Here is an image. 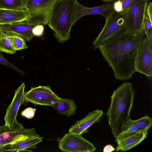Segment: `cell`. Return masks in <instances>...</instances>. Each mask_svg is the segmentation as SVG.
Returning a JSON list of instances; mask_svg holds the SVG:
<instances>
[{
    "label": "cell",
    "mask_w": 152,
    "mask_h": 152,
    "mask_svg": "<svg viewBox=\"0 0 152 152\" xmlns=\"http://www.w3.org/2000/svg\"><path fill=\"white\" fill-rule=\"evenodd\" d=\"M152 7L148 6L146 8L143 22V30L145 34L152 28Z\"/></svg>",
    "instance_id": "603a6c76"
},
{
    "label": "cell",
    "mask_w": 152,
    "mask_h": 152,
    "mask_svg": "<svg viewBox=\"0 0 152 152\" xmlns=\"http://www.w3.org/2000/svg\"><path fill=\"white\" fill-rule=\"evenodd\" d=\"M128 10L120 13L113 10L105 18L104 25L93 42L94 50L108 40L126 32Z\"/></svg>",
    "instance_id": "277c9868"
},
{
    "label": "cell",
    "mask_w": 152,
    "mask_h": 152,
    "mask_svg": "<svg viewBox=\"0 0 152 152\" xmlns=\"http://www.w3.org/2000/svg\"><path fill=\"white\" fill-rule=\"evenodd\" d=\"M145 36L143 30L136 34L125 32L98 47L104 59L113 69L116 79L129 80L137 72L136 58Z\"/></svg>",
    "instance_id": "6da1fadb"
},
{
    "label": "cell",
    "mask_w": 152,
    "mask_h": 152,
    "mask_svg": "<svg viewBox=\"0 0 152 152\" xmlns=\"http://www.w3.org/2000/svg\"><path fill=\"white\" fill-rule=\"evenodd\" d=\"M34 128H24L5 133L0 136V147L16 141L39 137Z\"/></svg>",
    "instance_id": "4fadbf2b"
},
{
    "label": "cell",
    "mask_w": 152,
    "mask_h": 152,
    "mask_svg": "<svg viewBox=\"0 0 152 152\" xmlns=\"http://www.w3.org/2000/svg\"><path fill=\"white\" fill-rule=\"evenodd\" d=\"M58 96L49 86L32 88L24 95L25 101L36 105L52 106L59 100Z\"/></svg>",
    "instance_id": "ba28073f"
},
{
    "label": "cell",
    "mask_w": 152,
    "mask_h": 152,
    "mask_svg": "<svg viewBox=\"0 0 152 152\" xmlns=\"http://www.w3.org/2000/svg\"><path fill=\"white\" fill-rule=\"evenodd\" d=\"M113 10L117 12L120 13L123 12L122 3L121 0L115 1L113 4Z\"/></svg>",
    "instance_id": "83f0119b"
},
{
    "label": "cell",
    "mask_w": 152,
    "mask_h": 152,
    "mask_svg": "<svg viewBox=\"0 0 152 152\" xmlns=\"http://www.w3.org/2000/svg\"><path fill=\"white\" fill-rule=\"evenodd\" d=\"M148 131L139 132L124 138L116 140V151H125L138 145L147 136Z\"/></svg>",
    "instance_id": "e0dca14e"
},
{
    "label": "cell",
    "mask_w": 152,
    "mask_h": 152,
    "mask_svg": "<svg viewBox=\"0 0 152 152\" xmlns=\"http://www.w3.org/2000/svg\"><path fill=\"white\" fill-rule=\"evenodd\" d=\"M145 34L149 45L152 49V28L150 29Z\"/></svg>",
    "instance_id": "f1b7e54d"
},
{
    "label": "cell",
    "mask_w": 152,
    "mask_h": 152,
    "mask_svg": "<svg viewBox=\"0 0 152 152\" xmlns=\"http://www.w3.org/2000/svg\"><path fill=\"white\" fill-rule=\"evenodd\" d=\"M16 50L11 45L9 37L6 33L1 29L0 31V51L10 54H14Z\"/></svg>",
    "instance_id": "ffe728a7"
},
{
    "label": "cell",
    "mask_w": 152,
    "mask_h": 152,
    "mask_svg": "<svg viewBox=\"0 0 152 152\" xmlns=\"http://www.w3.org/2000/svg\"><path fill=\"white\" fill-rule=\"evenodd\" d=\"M76 0H56L48 24L59 42L63 43L70 36Z\"/></svg>",
    "instance_id": "3957f363"
},
{
    "label": "cell",
    "mask_w": 152,
    "mask_h": 152,
    "mask_svg": "<svg viewBox=\"0 0 152 152\" xmlns=\"http://www.w3.org/2000/svg\"><path fill=\"white\" fill-rule=\"evenodd\" d=\"M44 27L42 25L38 24L35 26L32 29V32L34 36H41L43 34Z\"/></svg>",
    "instance_id": "4316f807"
},
{
    "label": "cell",
    "mask_w": 152,
    "mask_h": 152,
    "mask_svg": "<svg viewBox=\"0 0 152 152\" xmlns=\"http://www.w3.org/2000/svg\"><path fill=\"white\" fill-rule=\"evenodd\" d=\"M104 2H107L109 1H115V0H102Z\"/></svg>",
    "instance_id": "1f68e13d"
},
{
    "label": "cell",
    "mask_w": 152,
    "mask_h": 152,
    "mask_svg": "<svg viewBox=\"0 0 152 152\" xmlns=\"http://www.w3.org/2000/svg\"><path fill=\"white\" fill-rule=\"evenodd\" d=\"M0 63L9 67H10L15 70L21 74H23V72L18 68L15 65L9 62L5 59L3 56L0 51Z\"/></svg>",
    "instance_id": "d4e9b609"
},
{
    "label": "cell",
    "mask_w": 152,
    "mask_h": 152,
    "mask_svg": "<svg viewBox=\"0 0 152 152\" xmlns=\"http://www.w3.org/2000/svg\"><path fill=\"white\" fill-rule=\"evenodd\" d=\"M102 110L90 112L85 117L77 121L69 129V132L82 135L87 132L88 129L94 124L98 122L103 114Z\"/></svg>",
    "instance_id": "7c38bea8"
},
{
    "label": "cell",
    "mask_w": 152,
    "mask_h": 152,
    "mask_svg": "<svg viewBox=\"0 0 152 152\" xmlns=\"http://www.w3.org/2000/svg\"><path fill=\"white\" fill-rule=\"evenodd\" d=\"M148 0H132L128 10L126 32L131 34L141 32Z\"/></svg>",
    "instance_id": "8992f818"
},
{
    "label": "cell",
    "mask_w": 152,
    "mask_h": 152,
    "mask_svg": "<svg viewBox=\"0 0 152 152\" xmlns=\"http://www.w3.org/2000/svg\"><path fill=\"white\" fill-rule=\"evenodd\" d=\"M25 88L24 82L15 90L13 99L6 109L4 118V124L6 126L11 127L17 121V116L19 108L25 101Z\"/></svg>",
    "instance_id": "8fae6325"
},
{
    "label": "cell",
    "mask_w": 152,
    "mask_h": 152,
    "mask_svg": "<svg viewBox=\"0 0 152 152\" xmlns=\"http://www.w3.org/2000/svg\"><path fill=\"white\" fill-rule=\"evenodd\" d=\"M134 96L132 84L126 82L114 90L110 97V105L106 115L115 139L122 132L125 125L131 119L130 114Z\"/></svg>",
    "instance_id": "7a4b0ae2"
},
{
    "label": "cell",
    "mask_w": 152,
    "mask_h": 152,
    "mask_svg": "<svg viewBox=\"0 0 152 152\" xmlns=\"http://www.w3.org/2000/svg\"><path fill=\"white\" fill-rule=\"evenodd\" d=\"M43 137H38L25 139L3 146L1 148L3 152H20L28 151L29 148H35L39 143L42 141Z\"/></svg>",
    "instance_id": "2e32d148"
},
{
    "label": "cell",
    "mask_w": 152,
    "mask_h": 152,
    "mask_svg": "<svg viewBox=\"0 0 152 152\" xmlns=\"http://www.w3.org/2000/svg\"><path fill=\"white\" fill-rule=\"evenodd\" d=\"M114 1H109L100 6L88 7L83 5L76 0L72 18L73 25L81 17L86 15H100L105 18L113 10Z\"/></svg>",
    "instance_id": "30bf717a"
},
{
    "label": "cell",
    "mask_w": 152,
    "mask_h": 152,
    "mask_svg": "<svg viewBox=\"0 0 152 152\" xmlns=\"http://www.w3.org/2000/svg\"><path fill=\"white\" fill-rule=\"evenodd\" d=\"M24 128L22 124L18 122L17 121L14 124L13 126L11 128L6 126L4 124L1 126L0 127V136L4 133L15 130H16Z\"/></svg>",
    "instance_id": "cb8c5ba5"
},
{
    "label": "cell",
    "mask_w": 152,
    "mask_h": 152,
    "mask_svg": "<svg viewBox=\"0 0 152 152\" xmlns=\"http://www.w3.org/2000/svg\"><path fill=\"white\" fill-rule=\"evenodd\" d=\"M5 32L9 37L11 45L16 51L28 48L24 39L20 35L12 32Z\"/></svg>",
    "instance_id": "d6986e66"
},
{
    "label": "cell",
    "mask_w": 152,
    "mask_h": 152,
    "mask_svg": "<svg viewBox=\"0 0 152 152\" xmlns=\"http://www.w3.org/2000/svg\"><path fill=\"white\" fill-rule=\"evenodd\" d=\"M60 149L66 152H92L96 148L91 142L81 134H66L58 140Z\"/></svg>",
    "instance_id": "52a82bcc"
},
{
    "label": "cell",
    "mask_w": 152,
    "mask_h": 152,
    "mask_svg": "<svg viewBox=\"0 0 152 152\" xmlns=\"http://www.w3.org/2000/svg\"><path fill=\"white\" fill-rule=\"evenodd\" d=\"M2 147H0V152H3V151L1 149Z\"/></svg>",
    "instance_id": "d6a6232c"
},
{
    "label": "cell",
    "mask_w": 152,
    "mask_h": 152,
    "mask_svg": "<svg viewBox=\"0 0 152 152\" xmlns=\"http://www.w3.org/2000/svg\"><path fill=\"white\" fill-rule=\"evenodd\" d=\"M122 2L123 11L128 10L131 4L132 0H121Z\"/></svg>",
    "instance_id": "f546056e"
},
{
    "label": "cell",
    "mask_w": 152,
    "mask_h": 152,
    "mask_svg": "<svg viewBox=\"0 0 152 152\" xmlns=\"http://www.w3.org/2000/svg\"><path fill=\"white\" fill-rule=\"evenodd\" d=\"M51 107L59 113L66 115L67 116L75 114L77 108L76 104L73 99L61 98L59 101Z\"/></svg>",
    "instance_id": "ac0fdd59"
},
{
    "label": "cell",
    "mask_w": 152,
    "mask_h": 152,
    "mask_svg": "<svg viewBox=\"0 0 152 152\" xmlns=\"http://www.w3.org/2000/svg\"><path fill=\"white\" fill-rule=\"evenodd\" d=\"M0 31H1V28H0Z\"/></svg>",
    "instance_id": "836d02e7"
},
{
    "label": "cell",
    "mask_w": 152,
    "mask_h": 152,
    "mask_svg": "<svg viewBox=\"0 0 152 152\" xmlns=\"http://www.w3.org/2000/svg\"><path fill=\"white\" fill-rule=\"evenodd\" d=\"M28 15L24 10L0 9V26L7 25L27 20Z\"/></svg>",
    "instance_id": "9a60e30c"
},
{
    "label": "cell",
    "mask_w": 152,
    "mask_h": 152,
    "mask_svg": "<svg viewBox=\"0 0 152 152\" xmlns=\"http://www.w3.org/2000/svg\"><path fill=\"white\" fill-rule=\"evenodd\" d=\"M36 109L31 107L26 108L21 113V115L27 119H30L33 118L35 115Z\"/></svg>",
    "instance_id": "484cf974"
},
{
    "label": "cell",
    "mask_w": 152,
    "mask_h": 152,
    "mask_svg": "<svg viewBox=\"0 0 152 152\" xmlns=\"http://www.w3.org/2000/svg\"><path fill=\"white\" fill-rule=\"evenodd\" d=\"M25 4V0H0V9L23 10Z\"/></svg>",
    "instance_id": "44dd1931"
},
{
    "label": "cell",
    "mask_w": 152,
    "mask_h": 152,
    "mask_svg": "<svg viewBox=\"0 0 152 152\" xmlns=\"http://www.w3.org/2000/svg\"><path fill=\"white\" fill-rule=\"evenodd\" d=\"M137 72L145 75L149 79L152 76V49L148 43L145 35L140 45L135 61Z\"/></svg>",
    "instance_id": "9c48e42d"
},
{
    "label": "cell",
    "mask_w": 152,
    "mask_h": 152,
    "mask_svg": "<svg viewBox=\"0 0 152 152\" xmlns=\"http://www.w3.org/2000/svg\"><path fill=\"white\" fill-rule=\"evenodd\" d=\"M134 121L140 132H141L148 131L152 124V118L147 115L134 120Z\"/></svg>",
    "instance_id": "7402d4cb"
},
{
    "label": "cell",
    "mask_w": 152,
    "mask_h": 152,
    "mask_svg": "<svg viewBox=\"0 0 152 152\" xmlns=\"http://www.w3.org/2000/svg\"><path fill=\"white\" fill-rule=\"evenodd\" d=\"M56 0H25L24 10L27 21L41 25L48 24Z\"/></svg>",
    "instance_id": "5b68a950"
},
{
    "label": "cell",
    "mask_w": 152,
    "mask_h": 152,
    "mask_svg": "<svg viewBox=\"0 0 152 152\" xmlns=\"http://www.w3.org/2000/svg\"><path fill=\"white\" fill-rule=\"evenodd\" d=\"M38 24L26 21L12 24L0 26L1 29L5 32H12L21 36L26 41L29 42L34 37L33 28Z\"/></svg>",
    "instance_id": "5bb4252c"
},
{
    "label": "cell",
    "mask_w": 152,
    "mask_h": 152,
    "mask_svg": "<svg viewBox=\"0 0 152 152\" xmlns=\"http://www.w3.org/2000/svg\"><path fill=\"white\" fill-rule=\"evenodd\" d=\"M115 150V148L111 145L108 144L105 146L103 151L104 152H111Z\"/></svg>",
    "instance_id": "4dcf8cb0"
}]
</instances>
